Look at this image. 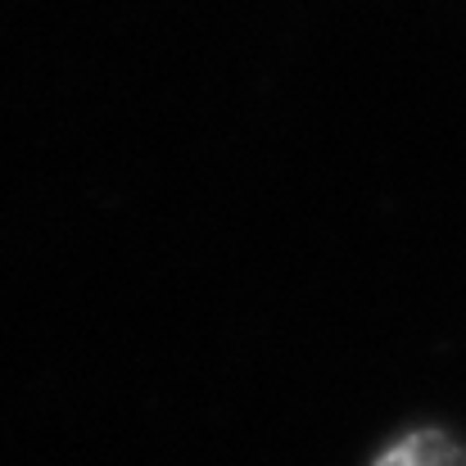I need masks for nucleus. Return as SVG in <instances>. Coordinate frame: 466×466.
I'll use <instances>...</instances> for the list:
<instances>
[{
	"instance_id": "obj_1",
	"label": "nucleus",
	"mask_w": 466,
	"mask_h": 466,
	"mask_svg": "<svg viewBox=\"0 0 466 466\" xmlns=\"http://www.w3.org/2000/svg\"><path fill=\"white\" fill-rule=\"evenodd\" d=\"M371 466H466V449L440 431H417L380 449Z\"/></svg>"
}]
</instances>
